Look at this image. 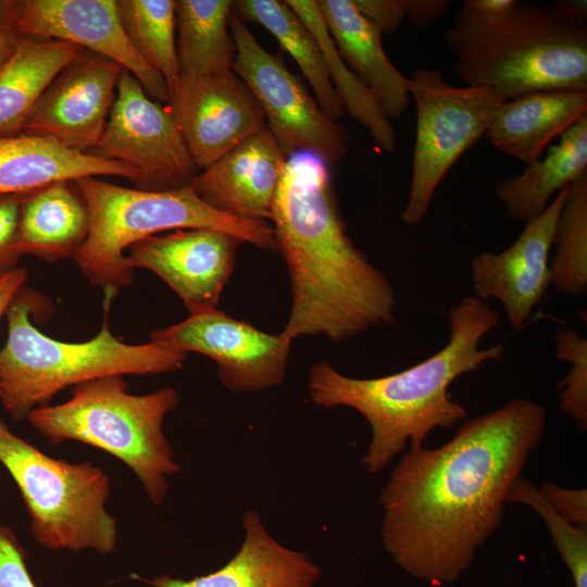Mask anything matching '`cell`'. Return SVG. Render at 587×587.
Masks as SVG:
<instances>
[{
	"instance_id": "277c9868",
	"label": "cell",
	"mask_w": 587,
	"mask_h": 587,
	"mask_svg": "<svg viewBox=\"0 0 587 587\" xmlns=\"http://www.w3.org/2000/svg\"><path fill=\"white\" fill-rule=\"evenodd\" d=\"M444 39L466 86L507 100L547 89L587 91V25L564 21L552 7L517 1L496 21L455 23Z\"/></svg>"
},
{
	"instance_id": "ba28073f",
	"label": "cell",
	"mask_w": 587,
	"mask_h": 587,
	"mask_svg": "<svg viewBox=\"0 0 587 587\" xmlns=\"http://www.w3.org/2000/svg\"><path fill=\"white\" fill-rule=\"evenodd\" d=\"M0 463L21 491L37 544L100 555L115 550L117 522L105 509L110 478L100 467L47 455L14 434L1 416Z\"/></svg>"
},
{
	"instance_id": "484cf974",
	"label": "cell",
	"mask_w": 587,
	"mask_h": 587,
	"mask_svg": "<svg viewBox=\"0 0 587 587\" xmlns=\"http://www.w3.org/2000/svg\"><path fill=\"white\" fill-rule=\"evenodd\" d=\"M234 1H175L176 41L180 76H204L232 71L236 42L229 30Z\"/></svg>"
},
{
	"instance_id": "6da1fadb",
	"label": "cell",
	"mask_w": 587,
	"mask_h": 587,
	"mask_svg": "<svg viewBox=\"0 0 587 587\" xmlns=\"http://www.w3.org/2000/svg\"><path fill=\"white\" fill-rule=\"evenodd\" d=\"M547 419L541 404L515 398L438 448L409 449L380 494L382 539L395 563L432 585L455 582L501 523Z\"/></svg>"
},
{
	"instance_id": "8d00e7d4",
	"label": "cell",
	"mask_w": 587,
	"mask_h": 587,
	"mask_svg": "<svg viewBox=\"0 0 587 587\" xmlns=\"http://www.w3.org/2000/svg\"><path fill=\"white\" fill-rule=\"evenodd\" d=\"M517 0H466L457 16L460 24H484L508 14Z\"/></svg>"
},
{
	"instance_id": "7a4b0ae2",
	"label": "cell",
	"mask_w": 587,
	"mask_h": 587,
	"mask_svg": "<svg viewBox=\"0 0 587 587\" xmlns=\"http://www.w3.org/2000/svg\"><path fill=\"white\" fill-rule=\"evenodd\" d=\"M270 221L292 295L285 337L342 341L394 323L395 289L348 236L323 160L307 152L287 158Z\"/></svg>"
},
{
	"instance_id": "ac0fdd59",
	"label": "cell",
	"mask_w": 587,
	"mask_h": 587,
	"mask_svg": "<svg viewBox=\"0 0 587 587\" xmlns=\"http://www.w3.org/2000/svg\"><path fill=\"white\" fill-rule=\"evenodd\" d=\"M286 154L265 127L197 173L196 195L211 208L247 221H270Z\"/></svg>"
},
{
	"instance_id": "52a82bcc",
	"label": "cell",
	"mask_w": 587,
	"mask_h": 587,
	"mask_svg": "<svg viewBox=\"0 0 587 587\" xmlns=\"http://www.w3.org/2000/svg\"><path fill=\"white\" fill-rule=\"evenodd\" d=\"M178 402L173 387L133 395L123 376L113 375L73 386L67 401L38 407L26 420L51 445L74 440L114 455L138 477L151 502L161 505L168 477L180 472L162 429Z\"/></svg>"
},
{
	"instance_id": "e575fe53",
	"label": "cell",
	"mask_w": 587,
	"mask_h": 587,
	"mask_svg": "<svg viewBox=\"0 0 587 587\" xmlns=\"http://www.w3.org/2000/svg\"><path fill=\"white\" fill-rule=\"evenodd\" d=\"M538 489L560 517L572 525L587 529V491L585 488L570 489L552 482H545Z\"/></svg>"
},
{
	"instance_id": "8992f818",
	"label": "cell",
	"mask_w": 587,
	"mask_h": 587,
	"mask_svg": "<svg viewBox=\"0 0 587 587\" xmlns=\"http://www.w3.org/2000/svg\"><path fill=\"white\" fill-rule=\"evenodd\" d=\"M75 184L88 208L89 233L73 260L92 285L103 288L105 300L133 282L135 268L125 251L163 230L218 229L263 250L276 248L270 222L222 213L203 202L191 184L171 190L126 188L100 177Z\"/></svg>"
},
{
	"instance_id": "603a6c76",
	"label": "cell",
	"mask_w": 587,
	"mask_h": 587,
	"mask_svg": "<svg viewBox=\"0 0 587 587\" xmlns=\"http://www.w3.org/2000/svg\"><path fill=\"white\" fill-rule=\"evenodd\" d=\"M89 233V212L75 182L27 192L21 205L17 251L48 262L76 255Z\"/></svg>"
},
{
	"instance_id": "e0dca14e",
	"label": "cell",
	"mask_w": 587,
	"mask_h": 587,
	"mask_svg": "<svg viewBox=\"0 0 587 587\" xmlns=\"http://www.w3.org/2000/svg\"><path fill=\"white\" fill-rule=\"evenodd\" d=\"M238 237L218 229H176L128 248L130 265L155 273L179 296L189 314L215 310L234 270Z\"/></svg>"
},
{
	"instance_id": "60d3db41",
	"label": "cell",
	"mask_w": 587,
	"mask_h": 587,
	"mask_svg": "<svg viewBox=\"0 0 587 587\" xmlns=\"http://www.w3.org/2000/svg\"><path fill=\"white\" fill-rule=\"evenodd\" d=\"M18 37L7 26L0 24V67L11 58L17 46Z\"/></svg>"
},
{
	"instance_id": "f1b7e54d",
	"label": "cell",
	"mask_w": 587,
	"mask_h": 587,
	"mask_svg": "<svg viewBox=\"0 0 587 587\" xmlns=\"http://www.w3.org/2000/svg\"><path fill=\"white\" fill-rule=\"evenodd\" d=\"M124 32L140 58L166 83L170 97L180 77L174 0H117Z\"/></svg>"
},
{
	"instance_id": "f546056e",
	"label": "cell",
	"mask_w": 587,
	"mask_h": 587,
	"mask_svg": "<svg viewBox=\"0 0 587 587\" xmlns=\"http://www.w3.org/2000/svg\"><path fill=\"white\" fill-rule=\"evenodd\" d=\"M550 259L551 285L558 292L582 297L587 292V173L569 187L558 217Z\"/></svg>"
},
{
	"instance_id": "44dd1931",
	"label": "cell",
	"mask_w": 587,
	"mask_h": 587,
	"mask_svg": "<svg viewBox=\"0 0 587 587\" xmlns=\"http://www.w3.org/2000/svg\"><path fill=\"white\" fill-rule=\"evenodd\" d=\"M587 116V91L547 89L505 100L485 137L499 151L527 165Z\"/></svg>"
},
{
	"instance_id": "d590c367",
	"label": "cell",
	"mask_w": 587,
	"mask_h": 587,
	"mask_svg": "<svg viewBox=\"0 0 587 587\" xmlns=\"http://www.w3.org/2000/svg\"><path fill=\"white\" fill-rule=\"evenodd\" d=\"M353 3L385 35L396 33L408 13V0H353Z\"/></svg>"
},
{
	"instance_id": "8fae6325",
	"label": "cell",
	"mask_w": 587,
	"mask_h": 587,
	"mask_svg": "<svg viewBox=\"0 0 587 587\" xmlns=\"http://www.w3.org/2000/svg\"><path fill=\"white\" fill-rule=\"evenodd\" d=\"M89 152L136 168L149 190L188 186L198 170L167 108L126 70L101 137Z\"/></svg>"
},
{
	"instance_id": "9a60e30c",
	"label": "cell",
	"mask_w": 587,
	"mask_h": 587,
	"mask_svg": "<svg viewBox=\"0 0 587 587\" xmlns=\"http://www.w3.org/2000/svg\"><path fill=\"white\" fill-rule=\"evenodd\" d=\"M123 71L118 63L83 50L40 95L22 133L91 151L107 124Z\"/></svg>"
},
{
	"instance_id": "9c48e42d",
	"label": "cell",
	"mask_w": 587,
	"mask_h": 587,
	"mask_svg": "<svg viewBox=\"0 0 587 587\" xmlns=\"http://www.w3.org/2000/svg\"><path fill=\"white\" fill-rule=\"evenodd\" d=\"M409 78L416 128L412 176L401 221L414 226L427 214L447 173L485 136L507 99L490 88L450 86L437 67H420Z\"/></svg>"
},
{
	"instance_id": "5b68a950",
	"label": "cell",
	"mask_w": 587,
	"mask_h": 587,
	"mask_svg": "<svg viewBox=\"0 0 587 587\" xmlns=\"http://www.w3.org/2000/svg\"><path fill=\"white\" fill-rule=\"evenodd\" d=\"M38 301L39 295L24 286L5 313L0 401L15 421L26 420L29 412L67 387L113 375L170 373L186 361V353L160 342L121 341L111 333L107 317L100 332L87 341L53 339L33 324Z\"/></svg>"
},
{
	"instance_id": "7402d4cb",
	"label": "cell",
	"mask_w": 587,
	"mask_h": 587,
	"mask_svg": "<svg viewBox=\"0 0 587 587\" xmlns=\"http://www.w3.org/2000/svg\"><path fill=\"white\" fill-rule=\"evenodd\" d=\"M326 28L345 63L370 88L388 118H400L410 102V78L389 60L382 33L353 0H317Z\"/></svg>"
},
{
	"instance_id": "7c38bea8",
	"label": "cell",
	"mask_w": 587,
	"mask_h": 587,
	"mask_svg": "<svg viewBox=\"0 0 587 587\" xmlns=\"http://www.w3.org/2000/svg\"><path fill=\"white\" fill-rule=\"evenodd\" d=\"M0 24L17 37L65 41L108 58L133 74L153 100H170L163 77L129 42L116 0H0Z\"/></svg>"
},
{
	"instance_id": "ab89813d",
	"label": "cell",
	"mask_w": 587,
	"mask_h": 587,
	"mask_svg": "<svg viewBox=\"0 0 587 587\" xmlns=\"http://www.w3.org/2000/svg\"><path fill=\"white\" fill-rule=\"evenodd\" d=\"M564 21L575 25H587V2L585 0H558L552 5Z\"/></svg>"
},
{
	"instance_id": "83f0119b",
	"label": "cell",
	"mask_w": 587,
	"mask_h": 587,
	"mask_svg": "<svg viewBox=\"0 0 587 587\" xmlns=\"http://www.w3.org/2000/svg\"><path fill=\"white\" fill-rule=\"evenodd\" d=\"M286 3L304 22L316 39L345 111L369 130L378 150L394 152L397 137L392 124L375 95L340 57L326 28L317 0H286Z\"/></svg>"
},
{
	"instance_id": "74e56055",
	"label": "cell",
	"mask_w": 587,
	"mask_h": 587,
	"mask_svg": "<svg viewBox=\"0 0 587 587\" xmlns=\"http://www.w3.org/2000/svg\"><path fill=\"white\" fill-rule=\"evenodd\" d=\"M449 5V0H408L407 18L413 26L426 28L441 17Z\"/></svg>"
},
{
	"instance_id": "ffe728a7",
	"label": "cell",
	"mask_w": 587,
	"mask_h": 587,
	"mask_svg": "<svg viewBox=\"0 0 587 587\" xmlns=\"http://www.w3.org/2000/svg\"><path fill=\"white\" fill-rule=\"evenodd\" d=\"M121 176L145 189L136 168L90 152L70 149L42 136H0V196L27 193L58 182Z\"/></svg>"
},
{
	"instance_id": "d6a6232c",
	"label": "cell",
	"mask_w": 587,
	"mask_h": 587,
	"mask_svg": "<svg viewBox=\"0 0 587 587\" xmlns=\"http://www.w3.org/2000/svg\"><path fill=\"white\" fill-rule=\"evenodd\" d=\"M26 557L14 530L0 525V587H37L28 572Z\"/></svg>"
},
{
	"instance_id": "f35d334b",
	"label": "cell",
	"mask_w": 587,
	"mask_h": 587,
	"mask_svg": "<svg viewBox=\"0 0 587 587\" xmlns=\"http://www.w3.org/2000/svg\"><path fill=\"white\" fill-rule=\"evenodd\" d=\"M27 273L24 267L0 272V320L10 304L25 286Z\"/></svg>"
},
{
	"instance_id": "1f68e13d",
	"label": "cell",
	"mask_w": 587,
	"mask_h": 587,
	"mask_svg": "<svg viewBox=\"0 0 587 587\" xmlns=\"http://www.w3.org/2000/svg\"><path fill=\"white\" fill-rule=\"evenodd\" d=\"M553 341L555 357L570 364V371L558 385L559 408L582 429L587 427V339L572 327L557 328Z\"/></svg>"
},
{
	"instance_id": "d4e9b609",
	"label": "cell",
	"mask_w": 587,
	"mask_h": 587,
	"mask_svg": "<svg viewBox=\"0 0 587 587\" xmlns=\"http://www.w3.org/2000/svg\"><path fill=\"white\" fill-rule=\"evenodd\" d=\"M83 50L65 41L18 37L15 51L0 67V136L22 133L40 95Z\"/></svg>"
},
{
	"instance_id": "30bf717a",
	"label": "cell",
	"mask_w": 587,
	"mask_h": 587,
	"mask_svg": "<svg viewBox=\"0 0 587 587\" xmlns=\"http://www.w3.org/2000/svg\"><path fill=\"white\" fill-rule=\"evenodd\" d=\"M229 28L236 42L232 71L259 101L266 127L286 157L307 152L329 167L340 162L349 151L347 129L323 111L282 59L266 51L234 12Z\"/></svg>"
},
{
	"instance_id": "cb8c5ba5",
	"label": "cell",
	"mask_w": 587,
	"mask_h": 587,
	"mask_svg": "<svg viewBox=\"0 0 587 587\" xmlns=\"http://www.w3.org/2000/svg\"><path fill=\"white\" fill-rule=\"evenodd\" d=\"M587 173V116L550 145L522 173L496 183V198L508 215L523 224L540 215L554 196Z\"/></svg>"
},
{
	"instance_id": "2e32d148",
	"label": "cell",
	"mask_w": 587,
	"mask_h": 587,
	"mask_svg": "<svg viewBox=\"0 0 587 587\" xmlns=\"http://www.w3.org/2000/svg\"><path fill=\"white\" fill-rule=\"evenodd\" d=\"M570 185L554 196L540 215L524 224L511 246L498 253L476 254L471 260L473 296L484 301L498 300L516 332L524 329L551 286L553 232Z\"/></svg>"
},
{
	"instance_id": "d6986e66",
	"label": "cell",
	"mask_w": 587,
	"mask_h": 587,
	"mask_svg": "<svg viewBox=\"0 0 587 587\" xmlns=\"http://www.w3.org/2000/svg\"><path fill=\"white\" fill-rule=\"evenodd\" d=\"M243 541L237 553L218 570L191 579L168 574L133 577L151 587H315L321 567L311 558L274 539L253 510L242 515Z\"/></svg>"
},
{
	"instance_id": "4fadbf2b",
	"label": "cell",
	"mask_w": 587,
	"mask_h": 587,
	"mask_svg": "<svg viewBox=\"0 0 587 587\" xmlns=\"http://www.w3.org/2000/svg\"><path fill=\"white\" fill-rule=\"evenodd\" d=\"M151 341L213 359L223 385L234 392L279 385L286 374L291 340L265 333L215 310L189 314L177 324L157 328Z\"/></svg>"
},
{
	"instance_id": "4316f807",
	"label": "cell",
	"mask_w": 587,
	"mask_h": 587,
	"mask_svg": "<svg viewBox=\"0 0 587 587\" xmlns=\"http://www.w3.org/2000/svg\"><path fill=\"white\" fill-rule=\"evenodd\" d=\"M234 13L243 21L263 26L297 63L310 83L323 111L337 121L345 114L344 104L332 83L322 50L304 22L286 1L238 0Z\"/></svg>"
},
{
	"instance_id": "3957f363",
	"label": "cell",
	"mask_w": 587,
	"mask_h": 587,
	"mask_svg": "<svg viewBox=\"0 0 587 587\" xmlns=\"http://www.w3.org/2000/svg\"><path fill=\"white\" fill-rule=\"evenodd\" d=\"M449 339L427 359L400 372L375 378L341 374L320 361L309 371L310 401L321 408L347 407L369 423L372 439L362 465L370 473L387 469L401 453L424 447L437 428H451L467 412L449 392L450 385L489 361H499L503 344L480 348L501 315L487 301L465 296L448 314Z\"/></svg>"
},
{
	"instance_id": "836d02e7",
	"label": "cell",
	"mask_w": 587,
	"mask_h": 587,
	"mask_svg": "<svg viewBox=\"0 0 587 587\" xmlns=\"http://www.w3.org/2000/svg\"><path fill=\"white\" fill-rule=\"evenodd\" d=\"M26 193L0 196V272L16 267L18 221Z\"/></svg>"
},
{
	"instance_id": "4dcf8cb0",
	"label": "cell",
	"mask_w": 587,
	"mask_h": 587,
	"mask_svg": "<svg viewBox=\"0 0 587 587\" xmlns=\"http://www.w3.org/2000/svg\"><path fill=\"white\" fill-rule=\"evenodd\" d=\"M508 502L532 508L544 520L555 549L571 572L574 587H587V529L560 517L541 496L538 487L519 476L512 484Z\"/></svg>"
},
{
	"instance_id": "5bb4252c",
	"label": "cell",
	"mask_w": 587,
	"mask_h": 587,
	"mask_svg": "<svg viewBox=\"0 0 587 587\" xmlns=\"http://www.w3.org/2000/svg\"><path fill=\"white\" fill-rule=\"evenodd\" d=\"M197 168H205L266 127L264 112L233 71L180 76L165 105Z\"/></svg>"
}]
</instances>
